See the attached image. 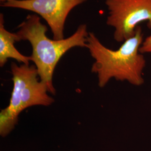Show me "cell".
I'll use <instances>...</instances> for the list:
<instances>
[{"instance_id": "3", "label": "cell", "mask_w": 151, "mask_h": 151, "mask_svg": "<svg viewBox=\"0 0 151 151\" xmlns=\"http://www.w3.org/2000/svg\"><path fill=\"white\" fill-rule=\"evenodd\" d=\"M13 89L9 105L0 113V135H9L15 128L23 110L36 106H49L54 102L48 94L47 85L38 75L35 65L11 64Z\"/></svg>"}, {"instance_id": "6", "label": "cell", "mask_w": 151, "mask_h": 151, "mask_svg": "<svg viewBox=\"0 0 151 151\" xmlns=\"http://www.w3.org/2000/svg\"><path fill=\"white\" fill-rule=\"evenodd\" d=\"M4 16L0 14V66L3 67L9 59L16 60L18 63L30 65V56L19 52L15 47V43L20 42L16 32H11L5 27Z\"/></svg>"}, {"instance_id": "5", "label": "cell", "mask_w": 151, "mask_h": 151, "mask_svg": "<svg viewBox=\"0 0 151 151\" xmlns=\"http://www.w3.org/2000/svg\"><path fill=\"white\" fill-rule=\"evenodd\" d=\"M87 0H10L1 7L31 11L47 22L53 39H64L66 19L70 11Z\"/></svg>"}, {"instance_id": "1", "label": "cell", "mask_w": 151, "mask_h": 151, "mask_svg": "<svg viewBox=\"0 0 151 151\" xmlns=\"http://www.w3.org/2000/svg\"><path fill=\"white\" fill-rule=\"evenodd\" d=\"M143 40L142 29L138 27L132 37L113 50L105 46L93 32H89L86 48L94 60L91 72L97 75L99 86L104 87L112 79L126 81L134 86L143 85L146 60L140 48Z\"/></svg>"}, {"instance_id": "7", "label": "cell", "mask_w": 151, "mask_h": 151, "mask_svg": "<svg viewBox=\"0 0 151 151\" xmlns=\"http://www.w3.org/2000/svg\"><path fill=\"white\" fill-rule=\"evenodd\" d=\"M140 52L142 54L151 55V34L143 40L140 47Z\"/></svg>"}, {"instance_id": "2", "label": "cell", "mask_w": 151, "mask_h": 151, "mask_svg": "<svg viewBox=\"0 0 151 151\" xmlns=\"http://www.w3.org/2000/svg\"><path fill=\"white\" fill-rule=\"evenodd\" d=\"M17 28L16 33L19 40L28 41L32 45L31 60L37 69L40 81L47 85L49 93L55 95L56 90L53 84L55 68L63 55L71 49L86 48L89 34L87 26L80 25L68 38L50 39L46 34L47 26L42 23L40 16L33 14L28 15Z\"/></svg>"}, {"instance_id": "4", "label": "cell", "mask_w": 151, "mask_h": 151, "mask_svg": "<svg viewBox=\"0 0 151 151\" xmlns=\"http://www.w3.org/2000/svg\"><path fill=\"white\" fill-rule=\"evenodd\" d=\"M106 23L114 29V40L123 43L135 34L139 24L151 29V0H105Z\"/></svg>"}, {"instance_id": "8", "label": "cell", "mask_w": 151, "mask_h": 151, "mask_svg": "<svg viewBox=\"0 0 151 151\" xmlns=\"http://www.w3.org/2000/svg\"><path fill=\"white\" fill-rule=\"evenodd\" d=\"M9 1H10V0H0V2H1V4H2L5 3V2Z\"/></svg>"}]
</instances>
